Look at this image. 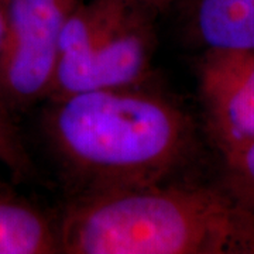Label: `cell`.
I'll return each mask as SVG.
<instances>
[{
  "label": "cell",
  "mask_w": 254,
  "mask_h": 254,
  "mask_svg": "<svg viewBox=\"0 0 254 254\" xmlns=\"http://www.w3.org/2000/svg\"><path fill=\"white\" fill-rule=\"evenodd\" d=\"M198 88L206 133L222 160L254 141V48L203 50Z\"/></svg>",
  "instance_id": "cell-5"
},
{
  "label": "cell",
  "mask_w": 254,
  "mask_h": 254,
  "mask_svg": "<svg viewBox=\"0 0 254 254\" xmlns=\"http://www.w3.org/2000/svg\"><path fill=\"white\" fill-rule=\"evenodd\" d=\"M48 102L44 133L71 198L175 180L196 153L190 115L145 83Z\"/></svg>",
  "instance_id": "cell-1"
},
{
  "label": "cell",
  "mask_w": 254,
  "mask_h": 254,
  "mask_svg": "<svg viewBox=\"0 0 254 254\" xmlns=\"http://www.w3.org/2000/svg\"><path fill=\"white\" fill-rule=\"evenodd\" d=\"M6 28H7V13H6V0H0V53L6 38Z\"/></svg>",
  "instance_id": "cell-10"
},
{
  "label": "cell",
  "mask_w": 254,
  "mask_h": 254,
  "mask_svg": "<svg viewBox=\"0 0 254 254\" xmlns=\"http://www.w3.org/2000/svg\"><path fill=\"white\" fill-rule=\"evenodd\" d=\"M187 28L203 50L254 48V0H181Z\"/></svg>",
  "instance_id": "cell-6"
},
{
  "label": "cell",
  "mask_w": 254,
  "mask_h": 254,
  "mask_svg": "<svg viewBox=\"0 0 254 254\" xmlns=\"http://www.w3.org/2000/svg\"><path fill=\"white\" fill-rule=\"evenodd\" d=\"M63 253L60 215L0 187V254Z\"/></svg>",
  "instance_id": "cell-7"
},
{
  "label": "cell",
  "mask_w": 254,
  "mask_h": 254,
  "mask_svg": "<svg viewBox=\"0 0 254 254\" xmlns=\"http://www.w3.org/2000/svg\"><path fill=\"white\" fill-rule=\"evenodd\" d=\"M60 225L64 254H254V206L223 180L71 198Z\"/></svg>",
  "instance_id": "cell-2"
},
{
  "label": "cell",
  "mask_w": 254,
  "mask_h": 254,
  "mask_svg": "<svg viewBox=\"0 0 254 254\" xmlns=\"http://www.w3.org/2000/svg\"><path fill=\"white\" fill-rule=\"evenodd\" d=\"M136 1L145 6V7H148L150 10H153V11H157V10L164 9L170 3H173L174 0H136Z\"/></svg>",
  "instance_id": "cell-11"
},
{
  "label": "cell",
  "mask_w": 254,
  "mask_h": 254,
  "mask_svg": "<svg viewBox=\"0 0 254 254\" xmlns=\"http://www.w3.org/2000/svg\"><path fill=\"white\" fill-rule=\"evenodd\" d=\"M153 14L136 0H81L63 28L47 100L145 83L155 51Z\"/></svg>",
  "instance_id": "cell-3"
},
{
  "label": "cell",
  "mask_w": 254,
  "mask_h": 254,
  "mask_svg": "<svg viewBox=\"0 0 254 254\" xmlns=\"http://www.w3.org/2000/svg\"><path fill=\"white\" fill-rule=\"evenodd\" d=\"M0 164L17 181H28L37 175L36 165L28 155L17 128L7 110L0 105Z\"/></svg>",
  "instance_id": "cell-8"
},
{
  "label": "cell",
  "mask_w": 254,
  "mask_h": 254,
  "mask_svg": "<svg viewBox=\"0 0 254 254\" xmlns=\"http://www.w3.org/2000/svg\"><path fill=\"white\" fill-rule=\"evenodd\" d=\"M81 0H6L7 28L0 53V105L27 109L48 99L66 18Z\"/></svg>",
  "instance_id": "cell-4"
},
{
  "label": "cell",
  "mask_w": 254,
  "mask_h": 254,
  "mask_svg": "<svg viewBox=\"0 0 254 254\" xmlns=\"http://www.w3.org/2000/svg\"><path fill=\"white\" fill-rule=\"evenodd\" d=\"M222 180L254 206V141L223 158Z\"/></svg>",
  "instance_id": "cell-9"
}]
</instances>
